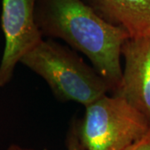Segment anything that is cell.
Here are the masks:
<instances>
[{"mask_svg": "<svg viewBox=\"0 0 150 150\" xmlns=\"http://www.w3.org/2000/svg\"><path fill=\"white\" fill-rule=\"evenodd\" d=\"M65 144L67 150H85L83 146L81 144L79 134H78V128H77V119L74 118L70 123L69 128L66 135ZM6 150H35L30 148H24L20 145L13 144H10Z\"/></svg>", "mask_w": 150, "mask_h": 150, "instance_id": "7", "label": "cell"}, {"mask_svg": "<svg viewBox=\"0 0 150 150\" xmlns=\"http://www.w3.org/2000/svg\"><path fill=\"white\" fill-rule=\"evenodd\" d=\"M35 21L43 37L64 40L88 59L112 87L122 78L121 49L129 35L103 19L83 0H37Z\"/></svg>", "mask_w": 150, "mask_h": 150, "instance_id": "1", "label": "cell"}, {"mask_svg": "<svg viewBox=\"0 0 150 150\" xmlns=\"http://www.w3.org/2000/svg\"><path fill=\"white\" fill-rule=\"evenodd\" d=\"M125 150H150V129L143 138L136 141Z\"/></svg>", "mask_w": 150, "mask_h": 150, "instance_id": "8", "label": "cell"}, {"mask_svg": "<svg viewBox=\"0 0 150 150\" xmlns=\"http://www.w3.org/2000/svg\"><path fill=\"white\" fill-rule=\"evenodd\" d=\"M20 63L40 76L61 102H75L85 107L112 93L108 81L75 50L52 38L43 39L22 58Z\"/></svg>", "mask_w": 150, "mask_h": 150, "instance_id": "2", "label": "cell"}, {"mask_svg": "<svg viewBox=\"0 0 150 150\" xmlns=\"http://www.w3.org/2000/svg\"><path fill=\"white\" fill-rule=\"evenodd\" d=\"M37 0H2L1 28L4 49L0 62V87L12 79L21 59L43 40L35 21Z\"/></svg>", "mask_w": 150, "mask_h": 150, "instance_id": "4", "label": "cell"}, {"mask_svg": "<svg viewBox=\"0 0 150 150\" xmlns=\"http://www.w3.org/2000/svg\"><path fill=\"white\" fill-rule=\"evenodd\" d=\"M121 56L122 78L112 94L125 99L150 124V36L128 38Z\"/></svg>", "mask_w": 150, "mask_h": 150, "instance_id": "5", "label": "cell"}, {"mask_svg": "<svg viewBox=\"0 0 150 150\" xmlns=\"http://www.w3.org/2000/svg\"><path fill=\"white\" fill-rule=\"evenodd\" d=\"M77 128L85 150H125L149 131L150 124L123 98L105 94L85 106Z\"/></svg>", "mask_w": 150, "mask_h": 150, "instance_id": "3", "label": "cell"}, {"mask_svg": "<svg viewBox=\"0 0 150 150\" xmlns=\"http://www.w3.org/2000/svg\"><path fill=\"white\" fill-rule=\"evenodd\" d=\"M105 21L130 38L150 36V0H83Z\"/></svg>", "mask_w": 150, "mask_h": 150, "instance_id": "6", "label": "cell"}]
</instances>
